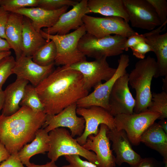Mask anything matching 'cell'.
<instances>
[{"label": "cell", "instance_id": "6da1fadb", "mask_svg": "<svg viewBox=\"0 0 167 167\" xmlns=\"http://www.w3.org/2000/svg\"><path fill=\"white\" fill-rule=\"evenodd\" d=\"M47 115L58 114L89 94L78 71L59 66L35 87Z\"/></svg>", "mask_w": 167, "mask_h": 167}, {"label": "cell", "instance_id": "7a4b0ae2", "mask_svg": "<svg viewBox=\"0 0 167 167\" xmlns=\"http://www.w3.org/2000/svg\"><path fill=\"white\" fill-rule=\"evenodd\" d=\"M47 114L36 112L29 107L21 106L15 113L0 116V142L11 154L18 153L35 138L43 126Z\"/></svg>", "mask_w": 167, "mask_h": 167}, {"label": "cell", "instance_id": "3957f363", "mask_svg": "<svg viewBox=\"0 0 167 167\" xmlns=\"http://www.w3.org/2000/svg\"><path fill=\"white\" fill-rule=\"evenodd\" d=\"M158 67L155 59L149 55L140 59L129 74V83L135 89V105L133 113L148 110L151 102V85L152 78L159 77Z\"/></svg>", "mask_w": 167, "mask_h": 167}, {"label": "cell", "instance_id": "277c9868", "mask_svg": "<svg viewBox=\"0 0 167 167\" xmlns=\"http://www.w3.org/2000/svg\"><path fill=\"white\" fill-rule=\"evenodd\" d=\"M49 148L48 157L54 162L62 156L77 155L86 159L98 167L95 153L88 151L73 138L69 131L64 127L55 128L49 133Z\"/></svg>", "mask_w": 167, "mask_h": 167}, {"label": "cell", "instance_id": "5b68a950", "mask_svg": "<svg viewBox=\"0 0 167 167\" xmlns=\"http://www.w3.org/2000/svg\"><path fill=\"white\" fill-rule=\"evenodd\" d=\"M42 36L47 41H53L57 49L54 65L70 66L86 60V56L78 48L79 41L86 33L84 24L73 32L66 35H51L40 31Z\"/></svg>", "mask_w": 167, "mask_h": 167}, {"label": "cell", "instance_id": "8992f818", "mask_svg": "<svg viewBox=\"0 0 167 167\" xmlns=\"http://www.w3.org/2000/svg\"><path fill=\"white\" fill-rule=\"evenodd\" d=\"M127 38L117 35L98 38L86 32L79 40L78 48L88 57L95 59L107 58L122 54Z\"/></svg>", "mask_w": 167, "mask_h": 167}, {"label": "cell", "instance_id": "52a82bcc", "mask_svg": "<svg viewBox=\"0 0 167 167\" xmlns=\"http://www.w3.org/2000/svg\"><path fill=\"white\" fill-rule=\"evenodd\" d=\"M82 20L86 32L98 38L112 34L127 38L139 34L132 29L128 23L120 17H98L86 15Z\"/></svg>", "mask_w": 167, "mask_h": 167}, {"label": "cell", "instance_id": "ba28073f", "mask_svg": "<svg viewBox=\"0 0 167 167\" xmlns=\"http://www.w3.org/2000/svg\"><path fill=\"white\" fill-rule=\"evenodd\" d=\"M160 116L159 113L148 110L138 113L119 114L114 117L115 128L124 131L131 144L137 146L143 132Z\"/></svg>", "mask_w": 167, "mask_h": 167}, {"label": "cell", "instance_id": "9c48e42d", "mask_svg": "<svg viewBox=\"0 0 167 167\" xmlns=\"http://www.w3.org/2000/svg\"><path fill=\"white\" fill-rule=\"evenodd\" d=\"M129 55L121 54L113 75L105 82L97 85L92 92L79 100L76 103L77 107L88 108L91 106H98L109 111V98L111 91L117 80L127 73L126 69L129 65Z\"/></svg>", "mask_w": 167, "mask_h": 167}, {"label": "cell", "instance_id": "30bf717a", "mask_svg": "<svg viewBox=\"0 0 167 167\" xmlns=\"http://www.w3.org/2000/svg\"><path fill=\"white\" fill-rule=\"evenodd\" d=\"M106 58L95 59L92 61L86 60L69 66L72 69L79 72L82 75L85 88L89 91L97 85L110 79L114 75L116 68L110 67Z\"/></svg>", "mask_w": 167, "mask_h": 167}, {"label": "cell", "instance_id": "8fae6325", "mask_svg": "<svg viewBox=\"0 0 167 167\" xmlns=\"http://www.w3.org/2000/svg\"><path fill=\"white\" fill-rule=\"evenodd\" d=\"M123 1L132 27L151 31L162 24L154 8L147 0Z\"/></svg>", "mask_w": 167, "mask_h": 167}, {"label": "cell", "instance_id": "7c38bea8", "mask_svg": "<svg viewBox=\"0 0 167 167\" xmlns=\"http://www.w3.org/2000/svg\"><path fill=\"white\" fill-rule=\"evenodd\" d=\"M76 113L84 118L85 122L83 133L76 139L81 146L85 143L89 135L98 134L101 124L106 125L110 130L115 128L114 117L109 111L102 107L95 106L88 108L77 107Z\"/></svg>", "mask_w": 167, "mask_h": 167}, {"label": "cell", "instance_id": "4fadbf2b", "mask_svg": "<svg viewBox=\"0 0 167 167\" xmlns=\"http://www.w3.org/2000/svg\"><path fill=\"white\" fill-rule=\"evenodd\" d=\"M129 74L126 73L115 82L109 98V112L113 116L121 114H132L135 100L128 86Z\"/></svg>", "mask_w": 167, "mask_h": 167}, {"label": "cell", "instance_id": "5bb4252c", "mask_svg": "<svg viewBox=\"0 0 167 167\" xmlns=\"http://www.w3.org/2000/svg\"><path fill=\"white\" fill-rule=\"evenodd\" d=\"M76 103L72 104L57 114L47 115L43 128L48 133L59 127H67L70 129L71 135L74 137L80 136L85 128V121L82 117L77 115Z\"/></svg>", "mask_w": 167, "mask_h": 167}, {"label": "cell", "instance_id": "9a60e30c", "mask_svg": "<svg viewBox=\"0 0 167 167\" xmlns=\"http://www.w3.org/2000/svg\"><path fill=\"white\" fill-rule=\"evenodd\" d=\"M108 127L105 124L100 125L98 134L89 135L82 146L86 149L92 151L96 154L98 167H115V156L110 148V140L107 136Z\"/></svg>", "mask_w": 167, "mask_h": 167}, {"label": "cell", "instance_id": "2e32d148", "mask_svg": "<svg viewBox=\"0 0 167 167\" xmlns=\"http://www.w3.org/2000/svg\"><path fill=\"white\" fill-rule=\"evenodd\" d=\"M88 0L78 2L70 11L62 14L53 26L42 30L48 34L63 35L69 33L71 30L77 29L84 25L82 20L84 16L90 13Z\"/></svg>", "mask_w": 167, "mask_h": 167}, {"label": "cell", "instance_id": "e0dca14e", "mask_svg": "<svg viewBox=\"0 0 167 167\" xmlns=\"http://www.w3.org/2000/svg\"><path fill=\"white\" fill-rule=\"evenodd\" d=\"M107 136L112 143V149L116 155V164L120 166L122 163H126L130 167H135L142 158L132 149L125 131L117 130L116 128L109 129Z\"/></svg>", "mask_w": 167, "mask_h": 167}, {"label": "cell", "instance_id": "ac0fdd59", "mask_svg": "<svg viewBox=\"0 0 167 167\" xmlns=\"http://www.w3.org/2000/svg\"><path fill=\"white\" fill-rule=\"evenodd\" d=\"M54 65L41 66L33 61L32 57L22 55L16 60L13 72L17 77L30 82L36 87L54 70Z\"/></svg>", "mask_w": 167, "mask_h": 167}, {"label": "cell", "instance_id": "d6986e66", "mask_svg": "<svg viewBox=\"0 0 167 167\" xmlns=\"http://www.w3.org/2000/svg\"><path fill=\"white\" fill-rule=\"evenodd\" d=\"M167 23L144 33L145 42L156 56L160 76H167V32L160 34L165 29Z\"/></svg>", "mask_w": 167, "mask_h": 167}, {"label": "cell", "instance_id": "ffe728a7", "mask_svg": "<svg viewBox=\"0 0 167 167\" xmlns=\"http://www.w3.org/2000/svg\"><path fill=\"white\" fill-rule=\"evenodd\" d=\"M69 7L66 6L55 11L47 10L37 7H27L13 12L21 14L29 18L31 20L34 28L40 32L43 28H47L53 26L57 22L60 16L66 12Z\"/></svg>", "mask_w": 167, "mask_h": 167}, {"label": "cell", "instance_id": "44dd1931", "mask_svg": "<svg viewBox=\"0 0 167 167\" xmlns=\"http://www.w3.org/2000/svg\"><path fill=\"white\" fill-rule=\"evenodd\" d=\"M24 16L11 12L5 28L6 40L15 53V60L22 55V40Z\"/></svg>", "mask_w": 167, "mask_h": 167}, {"label": "cell", "instance_id": "7402d4cb", "mask_svg": "<svg viewBox=\"0 0 167 167\" xmlns=\"http://www.w3.org/2000/svg\"><path fill=\"white\" fill-rule=\"evenodd\" d=\"M28 82L25 79L17 77L14 82L6 87L4 90L5 99L2 115L9 116L20 109L19 104Z\"/></svg>", "mask_w": 167, "mask_h": 167}, {"label": "cell", "instance_id": "603a6c76", "mask_svg": "<svg viewBox=\"0 0 167 167\" xmlns=\"http://www.w3.org/2000/svg\"><path fill=\"white\" fill-rule=\"evenodd\" d=\"M48 41L40 32L35 30L30 20L24 16L23 23L22 55L32 57L34 53Z\"/></svg>", "mask_w": 167, "mask_h": 167}, {"label": "cell", "instance_id": "cb8c5ba5", "mask_svg": "<svg viewBox=\"0 0 167 167\" xmlns=\"http://www.w3.org/2000/svg\"><path fill=\"white\" fill-rule=\"evenodd\" d=\"M49 148V133L44 128H40L36 132L34 139L30 143L25 145L18 152L22 163L26 166L31 163L30 158L39 154H45Z\"/></svg>", "mask_w": 167, "mask_h": 167}, {"label": "cell", "instance_id": "d4e9b609", "mask_svg": "<svg viewBox=\"0 0 167 167\" xmlns=\"http://www.w3.org/2000/svg\"><path fill=\"white\" fill-rule=\"evenodd\" d=\"M87 5L90 13H98L106 17H120L129 22L123 0H88Z\"/></svg>", "mask_w": 167, "mask_h": 167}, {"label": "cell", "instance_id": "484cf974", "mask_svg": "<svg viewBox=\"0 0 167 167\" xmlns=\"http://www.w3.org/2000/svg\"><path fill=\"white\" fill-rule=\"evenodd\" d=\"M140 142L167 159V134L158 123L154 122L143 132Z\"/></svg>", "mask_w": 167, "mask_h": 167}, {"label": "cell", "instance_id": "4316f807", "mask_svg": "<svg viewBox=\"0 0 167 167\" xmlns=\"http://www.w3.org/2000/svg\"><path fill=\"white\" fill-rule=\"evenodd\" d=\"M57 55L55 45L50 40L38 49L32 56L33 61L42 66H47L54 63Z\"/></svg>", "mask_w": 167, "mask_h": 167}, {"label": "cell", "instance_id": "83f0119b", "mask_svg": "<svg viewBox=\"0 0 167 167\" xmlns=\"http://www.w3.org/2000/svg\"><path fill=\"white\" fill-rule=\"evenodd\" d=\"M19 105L29 108L36 112H44V107L36 90L35 87L28 84Z\"/></svg>", "mask_w": 167, "mask_h": 167}, {"label": "cell", "instance_id": "f1b7e54d", "mask_svg": "<svg viewBox=\"0 0 167 167\" xmlns=\"http://www.w3.org/2000/svg\"><path fill=\"white\" fill-rule=\"evenodd\" d=\"M148 110L160 113L158 119L167 118V92L163 90L160 93H152L151 103Z\"/></svg>", "mask_w": 167, "mask_h": 167}, {"label": "cell", "instance_id": "f546056e", "mask_svg": "<svg viewBox=\"0 0 167 167\" xmlns=\"http://www.w3.org/2000/svg\"><path fill=\"white\" fill-rule=\"evenodd\" d=\"M38 0H0V6L6 11L14 12L28 7H36Z\"/></svg>", "mask_w": 167, "mask_h": 167}, {"label": "cell", "instance_id": "4dcf8cb0", "mask_svg": "<svg viewBox=\"0 0 167 167\" xmlns=\"http://www.w3.org/2000/svg\"><path fill=\"white\" fill-rule=\"evenodd\" d=\"M16 63V60L11 55L7 56L0 61V89L8 78L13 74V69Z\"/></svg>", "mask_w": 167, "mask_h": 167}, {"label": "cell", "instance_id": "1f68e13d", "mask_svg": "<svg viewBox=\"0 0 167 167\" xmlns=\"http://www.w3.org/2000/svg\"><path fill=\"white\" fill-rule=\"evenodd\" d=\"M78 2L71 0H38L37 7L49 11H55L66 6H73Z\"/></svg>", "mask_w": 167, "mask_h": 167}, {"label": "cell", "instance_id": "d6a6232c", "mask_svg": "<svg viewBox=\"0 0 167 167\" xmlns=\"http://www.w3.org/2000/svg\"><path fill=\"white\" fill-rule=\"evenodd\" d=\"M154 8L161 24L167 22L166 0H147Z\"/></svg>", "mask_w": 167, "mask_h": 167}, {"label": "cell", "instance_id": "836d02e7", "mask_svg": "<svg viewBox=\"0 0 167 167\" xmlns=\"http://www.w3.org/2000/svg\"><path fill=\"white\" fill-rule=\"evenodd\" d=\"M64 156L69 164L62 167H98L91 162L82 160L77 155H66Z\"/></svg>", "mask_w": 167, "mask_h": 167}, {"label": "cell", "instance_id": "e575fe53", "mask_svg": "<svg viewBox=\"0 0 167 167\" xmlns=\"http://www.w3.org/2000/svg\"><path fill=\"white\" fill-rule=\"evenodd\" d=\"M130 48L132 50L133 55L140 59L145 58L146 54L152 51L150 46L145 41L139 43Z\"/></svg>", "mask_w": 167, "mask_h": 167}, {"label": "cell", "instance_id": "d590c367", "mask_svg": "<svg viewBox=\"0 0 167 167\" xmlns=\"http://www.w3.org/2000/svg\"><path fill=\"white\" fill-rule=\"evenodd\" d=\"M18 153L11 154L9 157L0 164V167H24Z\"/></svg>", "mask_w": 167, "mask_h": 167}, {"label": "cell", "instance_id": "8d00e7d4", "mask_svg": "<svg viewBox=\"0 0 167 167\" xmlns=\"http://www.w3.org/2000/svg\"><path fill=\"white\" fill-rule=\"evenodd\" d=\"M145 39L144 34H138L127 38L123 46V50L127 51L129 48L140 42L145 41Z\"/></svg>", "mask_w": 167, "mask_h": 167}, {"label": "cell", "instance_id": "74e56055", "mask_svg": "<svg viewBox=\"0 0 167 167\" xmlns=\"http://www.w3.org/2000/svg\"><path fill=\"white\" fill-rule=\"evenodd\" d=\"M10 13L0 6V37L5 40V28Z\"/></svg>", "mask_w": 167, "mask_h": 167}, {"label": "cell", "instance_id": "f35d334b", "mask_svg": "<svg viewBox=\"0 0 167 167\" xmlns=\"http://www.w3.org/2000/svg\"><path fill=\"white\" fill-rule=\"evenodd\" d=\"M162 163L152 157L142 158L135 167H162Z\"/></svg>", "mask_w": 167, "mask_h": 167}, {"label": "cell", "instance_id": "ab89813d", "mask_svg": "<svg viewBox=\"0 0 167 167\" xmlns=\"http://www.w3.org/2000/svg\"><path fill=\"white\" fill-rule=\"evenodd\" d=\"M10 155L4 145L0 142V164L7 159Z\"/></svg>", "mask_w": 167, "mask_h": 167}, {"label": "cell", "instance_id": "60d3db41", "mask_svg": "<svg viewBox=\"0 0 167 167\" xmlns=\"http://www.w3.org/2000/svg\"><path fill=\"white\" fill-rule=\"evenodd\" d=\"M11 49V47L6 40L0 37V53L10 51Z\"/></svg>", "mask_w": 167, "mask_h": 167}, {"label": "cell", "instance_id": "b9f144b4", "mask_svg": "<svg viewBox=\"0 0 167 167\" xmlns=\"http://www.w3.org/2000/svg\"><path fill=\"white\" fill-rule=\"evenodd\" d=\"M27 166V167H59L56 165L55 162L53 161H51L43 165H37L33 163H30Z\"/></svg>", "mask_w": 167, "mask_h": 167}, {"label": "cell", "instance_id": "7bdbcfd3", "mask_svg": "<svg viewBox=\"0 0 167 167\" xmlns=\"http://www.w3.org/2000/svg\"><path fill=\"white\" fill-rule=\"evenodd\" d=\"M5 99V94L2 88L0 89V116L1 115L0 112L2 109Z\"/></svg>", "mask_w": 167, "mask_h": 167}, {"label": "cell", "instance_id": "ee69618b", "mask_svg": "<svg viewBox=\"0 0 167 167\" xmlns=\"http://www.w3.org/2000/svg\"><path fill=\"white\" fill-rule=\"evenodd\" d=\"M158 123L165 132L167 134V121L166 119L160 120Z\"/></svg>", "mask_w": 167, "mask_h": 167}, {"label": "cell", "instance_id": "f6af8a7d", "mask_svg": "<svg viewBox=\"0 0 167 167\" xmlns=\"http://www.w3.org/2000/svg\"><path fill=\"white\" fill-rule=\"evenodd\" d=\"M11 52L10 51L1 52L0 53V61L4 58L11 55Z\"/></svg>", "mask_w": 167, "mask_h": 167}, {"label": "cell", "instance_id": "bcb514c9", "mask_svg": "<svg viewBox=\"0 0 167 167\" xmlns=\"http://www.w3.org/2000/svg\"><path fill=\"white\" fill-rule=\"evenodd\" d=\"M163 91L167 92V76H165L163 79Z\"/></svg>", "mask_w": 167, "mask_h": 167}, {"label": "cell", "instance_id": "7dc6e473", "mask_svg": "<svg viewBox=\"0 0 167 167\" xmlns=\"http://www.w3.org/2000/svg\"><path fill=\"white\" fill-rule=\"evenodd\" d=\"M164 167H167V159H163Z\"/></svg>", "mask_w": 167, "mask_h": 167}]
</instances>
